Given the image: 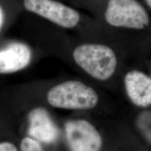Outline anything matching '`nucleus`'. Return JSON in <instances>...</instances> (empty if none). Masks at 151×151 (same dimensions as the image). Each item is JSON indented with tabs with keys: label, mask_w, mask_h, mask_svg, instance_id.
I'll list each match as a JSON object with an SVG mask.
<instances>
[{
	"label": "nucleus",
	"mask_w": 151,
	"mask_h": 151,
	"mask_svg": "<svg viewBox=\"0 0 151 151\" xmlns=\"http://www.w3.org/2000/svg\"><path fill=\"white\" fill-rule=\"evenodd\" d=\"M31 49L22 43H13L0 50V73H11L23 69L32 60Z\"/></svg>",
	"instance_id": "7"
},
{
	"label": "nucleus",
	"mask_w": 151,
	"mask_h": 151,
	"mask_svg": "<svg viewBox=\"0 0 151 151\" xmlns=\"http://www.w3.org/2000/svg\"><path fill=\"white\" fill-rule=\"evenodd\" d=\"M4 22V13L2 7L0 5V31L3 27Z\"/></svg>",
	"instance_id": "12"
},
{
	"label": "nucleus",
	"mask_w": 151,
	"mask_h": 151,
	"mask_svg": "<svg viewBox=\"0 0 151 151\" xmlns=\"http://www.w3.org/2000/svg\"><path fill=\"white\" fill-rule=\"evenodd\" d=\"M106 21L111 26L142 29L149 24L144 7L137 0H107Z\"/></svg>",
	"instance_id": "3"
},
{
	"label": "nucleus",
	"mask_w": 151,
	"mask_h": 151,
	"mask_svg": "<svg viewBox=\"0 0 151 151\" xmlns=\"http://www.w3.org/2000/svg\"><path fill=\"white\" fill-rule=\"evenodd\" d=\"M29 134L35 139L46 143H54L59 137L58 127L48 112L42 108L35 109L30 113Z\"/></svg>",
	"instance_id": "8"
},
{
	"label": "nucleus",
	"mask_w": 151,
	"mask_h": 151,
	"mask_svg": "<svg viewBox=\"0 0 151 151\" xmlns=\"http://www.w3.org/2000/svg\"><path fill=\"white\" fill-rule=\"evenodd\" d=\"M76 63L92 78L106 81L116 71L118 60L110 47L99 43H85L75 48Z\"/></svg>",
	"instance_id": "1"
},
{
	"label": "nucleus",
	"mask_w": 151,
	"mask_h": 151,
	"mask_svg": "<svg viewBox=\"0 0 151 151\" xmlns=\"http://www.w3.org/2000/svg\"><path fill=\"white\" fill-rule=\"evenodd\" d=\"M127 94L134 104L146 107L151 105V78L140 71L126 73L124 78Z\"/></svg>",
	"instance_id": "6"
},
{
	"label": "nucleus",
	"mask_w": 151,
	"mask_h": 151,
	"mask_svg": "<svg viewBox=\"0 0 151 151\" xmlns=\"http://www.w3.org/2000/svg\"><path fill=\"white\" fill-rule=\"evenodd\" d=\"M0 151H18L14 143L9 141H0Z\"/></svg>",
	"instance_id": "11"
},
{
	"label": "nucleus",
	"mask_w": 151,
	"mask_h": 151,
	"mask_svg": "<svg viewBox=\"0 0 151 151\" xmlns=\"http://www.w3.org/2000/svg\"><path fill=\"white\" fill-rule=\"evenodd\" d=\"M66 139L71 151H100L103 141L93 124L83 119L65 124Z\"/></svg>",
	"instance_id": "5"
},
{
	"label": "nucleus",
	"mask_w": 151,
	"mask_h": 151,
	"mask_svg": "<svg viewBox=\"0 0 151 151\" xmlns=\"http://www.w3.org/2000/svg\"><path fill=\"white\" fill-rule=\"evenodd\" d=\"M23 5L27 11L64 28L74 27L81 20L76 10L55 0H24Z\"/></svg>",
	"instance_id": "4"
},
{
	"label": "nucleus",
	"mask_w": 151,
	"mask_h": 151,
	"mask_svg": "<svg viewBox=\"0 0 151 151\" xmlns=\"http://www.w3.org/2000/svg\"><path fill=\"white\" fill-rule=\"evenodd\" d=\"M145 1H146L147 4H148L149 6H150L151 8V0H145Z\"/></svg>",
	"instance_id": "13"
},
{
	"label": "nucleus",
	"mask_w": 151,
	"mask_h": 151,
	"mask_svg": "<svg viewBox=\"0 0 151 151\" xmlns=\"http://www.w3.org/2000/svg\"><path fill=\"white\" fill-rule=\"evenodd\" d=\"M20 151H44L39 141L31 137H24L20 145Z\"/></svg>",
	"instance_id": "10"
},
{
	"label": "nucleus",
	"mask_w": 151,
	"mask_h": 151,
	"mask_svg": "<svg viewBox=\"0 0 151 151\" xmlns=\"http://www.w3.org/2000/svg\"><path fill=\"white\" fill-rule=\"evenodd\" d=\"M136 125L144 139L151 144V111H144L138 115Z\"/></svg>",
	"instance_id": "9"
},
{
	"label": "nucleus",
	"mask_w": 151,
	"mask_h": 151,
	"mask_svg": "<svg viewBox=\"0 0 151 151\" xmlns=\"http://www.w3.org/2000/svg\"><path fill=\"white\" fill-rule=\"evenodd\" d=\"M47 101L55 108L87 110L97 106L99 97L91 87L78 81H68L54 86L47 94Z\"/></svg>",
	"instance_id": "2"
}]
</instances>
